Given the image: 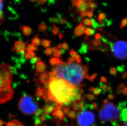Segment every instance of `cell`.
Wrapping results in <instances>:
<instances>
[{
    "label": "cell",
    "instance_id": "6da1fadb",
    "mask_svg": "<svg viewBox=\"0 0 127 126\" xmlns=\"http://www.w3.org/2000/svg\"><path fill=\"white\" fill-rule=\"evenodd\" d=\"M89 67L77 63H68L63 62L54 66L52 71L55 72L58 78L65 80L75 87L81 88L85 86L82 84L84 78L89 79L87 72Z\"/></svg>",
    "mask_w": 127,
    "mask_h": 126
},
{
    "label": "cell",
    "instance_id": "7a4b0ae2",
    "mask_svg": "<svg viewBox=\"0 0 127 126\" xmlns=\"http://www.w3.org/2000/svg\"><path fill=\"white\" fill-rule=\"evenodd\" d=\"M76 87L65 80L58 78L49 80L47 98L66 106L71 104L69 100Z\"/></svg>",
    "mask_w": 127,
    "mask_h": 126
},
{
    "label": "cell",
    "instance_id": "3957f363",
    "mask_svg": "<svg viewBox=\"0 0 127 126\" xmlns=\"http://www.w3.org/2000/svg\"><path fill=\"white\" fill-rule=\"evenodd\" d=\"M123 106H117L114 102L105 100L103 102L99 111V118L102 123L111 122L112 124L118 122L121 115Z\"/></svg>",
    "mask_w": 127,
    "mask_h": 126
},
{
    "label": "cell",
    "instance_id": "277c9868",
    "mask_svg": "<svg viewBox=\"0 0 127 126\" xmlns=\"http://www.w3.org/2000/svg\"><path fill=\"white\" fill-rule=\"evenodd\" d=\"M94 109H97L96 103L85 105L82 111L77 114L76 122L78 126H96V115Z\"/></svg>",
    "mask_w": 127,
    "mask_h": 126
},
{
    "label": "cell",
    "instance_id": "5b68a950",
    "mask_svg": "<svg viewBox=\"0 0 127 126\" xmlns=\"http://www.w3.org/2000/svg\"><path fill=\"white\" fill-rule=\"evenodd\" d=\"M22 97L18 104V107L22 113L25 115H32L35 114L38 108L37 100L31 95L23 92Z\"/></svg>",
    "mask_w": 127,
    "mask_h": 126
},
{
    "label": "cell",
    "instance_id": "8992f818",
    "mask_svg": "<svg viewBox=\"0 0 127 126\" xmlns=\"http://www.w3.org/2000/svg\"><path fill=\"white\" fill-rule=\"evenodd\" d=\"M111 50L115 57L119 60L127 58V42L118 41L111 45Z\"/></svg>",
    "mask_w": 127,
    "mask_h": 126
},
{
    "label": "cell",
    "instance_id": "52a82bcc",
    "mask_svg": "<svg viewBox=\"0 0 127 126\" xmlns=\"http://www.w3.org/2000/svg\"><path fill=\"white\" fill-rule=\"evenodd\" d=\"M0 102L4 103L10 100L13 96L14 90L11 87L0 86Z\"/></svg>",
    "mask_w": 127,
    "mask_h": 126
},
{
    "label": "cell",
    "instance_id": "ba28073f",
    "mask_svg": "<svg viewBox=\"0 0 127 126\" xmlns=\"http://www.w3.org/2000/svg\"><path fill=\"white\" fill-rule=\"evenodd\" d=\"M12 74L10 69V65L6 63L0 64V80H12Z\"/></svg>",
    "mask_w": 127,
    "mask_h": 126
},
{
    "label": "cell",
    "instance_id": "9c48e42d",
    "mask_svg": "<svg viewBox=\"0 0 127 126\" xmlns=\"http://www.w3.org/2000/svg\"><path fill=\"white\" fill-rule=\"evenodd\" d=\"M29 42V41L26 42H22L21 41H15L14 42V47L12 48L11 50L12 52L16 51L18 53L25 51L26 50H27L26 48V45Z\"/></svg>",
    "mask_w": 127,
    "mask_h": 126
},
{
    "label": "cell",
    "instance_id": "30bf717a",
    "mask_svg": "<svg viewBox=\"0 0 127 126\" xmlns=\"http://www.w3.org/2000/svg\"><path fill=\"white\" fill-rule=\"evenodd\" d=\"M40 83L43 84L44 87H45L48 89L49 84V79L48 75V73L47 72H44L40 74L39 77Z\"/></svg>",
    "mask_w": 127,
    "mask_h": 126
},
{
    "label": "cell",
    "instance_id": "8fae6325",
    "mask_svg": "<svg viewBox=\"0 0 127 126\" xmlns=\"http://www.w3.org/2000/svg\"><path fill=\"white\" fill-rule=\"evenodd\" d=\"M47 88L45 87L42 88L41 86L37 87L35 90V96L37 97V100H38L41 98H43V97L47 95Z\"/></svg>",
    "mask_w": 127,
    "mask_h": 126
},
{
    "label": "cell",
    "instance_id": "7c38bea8",
    "mask_svg": "<svg viewBox=\"0 0 127 126\" xmlns=\"http://www.w3.org/2000/svg\"><path fill=\"white\" fill-rule=\"evenodd\" d=\"M47 68V65L43 62L40 61L37 62L36 65V75H38L39 73L44 72Z\"/></svg>",
    "mask_w": 127,
    "mask_h": 126
},
{
    "label": "cell",
    "instance_id": "4fadbf2b",
    "mask_svg": "<svg viewBox=\"0 0 127 126\" xmlns=\"http://www.w3.org/2000/svg\"><path fill=\"white\" fill-rule=\"evenodd\" d=\"M85 30V26L82 23H80L79 25L75 27L74 33L75 36L79 37L84 33Z\"/></svg>",
    "mask_w": 127,
    "mask_h": 126
},
{
    "label": "cell",
    "instance_id": "5bb4252c",
    "mask_svg": "<svg viewBox=\"0 0 127 126\" xmlns=\"http://www.w3.org/2000/svg\"><path fill=\"white\" fill-rule=\"evenodd\" d=\"M52 115L54 117V118L59 120H63L64 119V114L62 110H58L55 109L52 113Z\"/></svg>",
    "mask_w": 127,
    "mask_h": 126
},
{
    "label": "cell",
    "instance_id": "9a60e30c",
    "mask_svg": "<svg viewBox=\"0 0 127 126\" xmlns=\"http://www.w3.org/2000/svg\"><path fill=\"white\" fill-rule=\"evenodd\" d=\"M20 29L21 31H22L23 33V34L25 36H29L32 32V30L29 26H25V25L22 26L20 25Z\"/></svg>",
    "mask_w": 127,
    "mask_h": 126
},
{
    "label": "cell",
    "instance_id": "2e32d148",
    "mask_svg": "<svg viewBox=\"0 0 127 126\" xmlns=\"http://www.w3.org/2000/svg\"><path fill=\"white\" fill-rule=\"evenodd\" d=\"M55 106L46 105L42 106V108L44 113L49 115V113H52L54 111L55 109Z\"/></svg>",
    "mask_w": 127,
    "mask_h": 126
},
{
    "label": "cell",
    "instance_id": "e0dca14e",
    "mask_svg": "<svg viewBox=\"0 0 127 126\" xmlns=\"http://www.w3.org/2000/svg\"><path fill=\"white\" fill-rule=\"evenodd\" d=\"M47 29H48V26L44 22H42L41 23H40L38 27V30L39 31L44 32V34H45L47 32Z\"/></svg>",
    "mask_w": 127,
    "mask_h": 126
},
{
    "label": "cell",
    "instance_id": "ac0fdd59",
    "mask_svg": "<svg viewBox=\"0 0 127 126\" xmlns=\"http://www.w3.org/2000/svg\"><path fill=\"white\" fill-rule=\"evenodd\" d=\"M49 62L51 65H52V66H55L61 63L62 62V61L60 60V59L59 58L53 57V58H52L50 59Z\"/></svg>",
    "mask_w": 127,
    "mask_h": 126
},
{
    "label": "cell",
    "instance_id": "d6986e66",
    "mask_svg": "<svg viewBox=\"0 0 127 126\" xmlns=\"http://www.w3.org/2000/svg\"><path fill=\"white\" fill-rule=\"evenodd\" d=\"M39 35H36L33 39L32 40V43L34 46L35 47L38 46L40 43H41V40L40 39L38 38V36Z\"/></svg>",
    "mask_w": 127,
    "mask_h": 126
},
{
    "label": "cell",
    "instance_id": "ffe728a7",
    "mask_svg": "<svg viewBox=\"0 0 127 126\" xmlns=\"http://www.w3.org/2000/svg\"><path fill=\"white\" fill-rule=\"evenodd\" d=\"M57 17L59 20V23L61 24H63L65 25L67 23V19H65L62 16L61 14H60V13H58L57 14Z\"/></svg>",
    "mask_w": 127,
    "mask_h": 126
},
{
    "label": "cell",
    "instance_id": "44dd1931",
    "mask_svg": "<svg viewBox=\"0 0 127 126\" xmlns=\"http://www.w3.org/2000/svg\"><path fill=\"white\" fill-rule=\"evenodd\" d=\"M87 50V45L86 43H82L81 48L78 50V52L80 54L86 53Z\"/></svg>",
    "mask_w": 127,
    "mask_h": 126
},
{
    "label": "cell",
    "instance_id": "7402d4cb",
    "mask_svg": "<svg viewBox=\"0 0 127 126\" xmlns=\"http://www.w3.org/2000/svg\"><path fill=\"white\" fill-rule=\"evenodd\" d=\"M35 54V52H33L32 51H27L25 55V57L26 59L27 60H31L34 57Z\"/></svg>",
    "mask_w": 127,
    "mask_h": 126
},
{
    "label": "cell",
    "instance_id": "603a6c76",
    "mask_svg": "<svg viewBox=\"0 0 127 126\" xmlns=\"http://www.w3.org/2000/svg\"><path fill=\"white\" fill-rule=\"evenodd\" d=\"M51 43V42L50 40L48 39H42L41 42V45L43 46L44 48H47L49 47Z\"/></svg>",
    "mask_w": 127,
    "mask_h": 126
},
{
    "label": "cell",
    "instance_id": "cb8c5ba5",
    "mask_svg": "<svg viewBox=\"0 0 127 126\" xmlns=\"http://www.w3.org/2000/svg\"><path fill=\"white\" fill-rule=\"evenodd\" d=\"M52 31V35L53 36H55L58 34L60 31V29L54 24V23H53Z\"/></svg>",
    "mask_w": 127,
    "mask_h": 126
},
{
    "label": "cell",
    "instance_id": "d4e9b609",
    "mask_svg": "<svg viewBox=\"0 0 127 126\" xmlns=\"http://www.w3.org/2000/svg\"><path fill=\"white\" fill-rule=\"evenodd\" d=\"M40 118V120H41L42 122L44 121L45 120H49V119H51L52 117L49 115L48 114H46V113H44L42 114V115H41V116L39 117Z\"/></svg>",
    "mask_w": 127,
    "mask_h": 126
},
{
    "label": "cell",
    "instance_id": "484cf974",
    "mask_svg": "<svg viewBox=\"0 0 127 126\" xmlns=\"http://www.w3.org/2000/svg\"><path fill=\"white\" fill-rule=\"evenodd\" d=\"M83 24L84 25L92 27L93 25L92 20L89 19H85L83 21Z\"/></svg>",
    "mask_w": 127,
    "mask_h": 126
},
{
    "label": "cell",
    "instance_id": "4316f807",
    "mask_svg": "<svg viewBox=\"0 0 127 126\" xmlns=\"http://www.w3.org/2000/svg\"><path fill=\"white\" fill-rule=\"evenodd\" d=\"M27 51H37V48L36 47L32 44V43H30L28 44L27 45V48H26Z\"/></svg>",
    "mask_w": 127,
    "mask_h": 126
},
{
    "label": "cell",
    "instance_id": "83f0119b",
    "mask_svg": "<svg viewBox=\"0 0 127 126\" xmlns=\"http://www.w3.org/2000/svg\"><path fill=\"white\" fill-rule=\"evenodd\" d=\"M95 30L91 28H87L84 31V33L87 36H90L94 35L95 33Z\"/></svg>",
    "mask_w": 127,
    "mask_h": 126
},
{
    "label": "cell",
    "instance_id": "f1b7e54d",
    "mask_svg": "<svg viewBox=\"0 0 127 126\" xmlns=\"http://www.w3.org/2000/svg\"><path fill=\"white\" fill-rule=\"evenodd\" d=\"M40 61H41V59L40 58V57H34L32 59H31V60L30 61V63L33 65V69H34V65L35 63H37Z\"/></svg>",
    "mask_w": 127,
    "mask_h": 126
},
{
    "label": "cell",
    "instance_id": "f546056e",
    "mask_svg": "<svg viewBox=\"0 0 127 126\" xmlns=\"http://www.w3.org/2000/svg\"><path fill=\"white\" fill-rule=\"evenodd\" d=\"M33 118L34 120V124H35V126H40V125L42 123V122L41 121V120H40V118L34 116Z\"/></svg>",
    "mask_w": 127,
    "mask_h": 126
},
{
    "label": "cell",
    "instance_id": "4dcf8cb0",
    "mask_svg": "<svg viewBox=\"0 0 127 126\" xmlns=\"http://www.w3.org/2000/svg\"><path fill=\"white\" fill-rule=\"evenodd\" d=\"M44 113V112L43 109L38 108L34 114H35V116L40 117L41 116V115H42V114Z\"/></svg>",
    "mask_w": 127,
    "mask_h": 126
},
{
    "label": "cell",
    "instance_id": "1f68e13d",
    "mask_svg": "<svg viewBox=\"0 0 127 126\" xmlns=\"http://www.w3.org/2000/svg\"><path fill=\"white\" fill-rule=\"evenodd\" d=\"M69 117L72 119H74L77 118V114L76 112L74 111H71L68 115Z\"/></svg>",
    "mask_w": 127,
    "mask_h": 126
},
{
    "label": "cell",
    "instance_id": "d6a6232c",
    "mask_svg": "<svg viewBox=\"0 0 127 126\" xmlns=\"http://www.w3.org/2000/svg\"><path fill=\"white\" fill-rule=\"evenodd\" d=\"M114 126H127V120L124 122H118L113 125Z\"/></svg>",
    "mask_w": 127,
    "mask_h": 126
},
{
    "label": "cell",
    "instance_id": "836d02e7",
    "mask_svg": "<svg viewBox=\"0 0 127 126\" xmlns=\"http://www.w3.org/2000/svg\"><path fill=\"white\" fill-rule=\"evenodd\" d=\"M44 52L46 55H47V56L51 55L53 53L52 49V48H47L46 50H45Z\"/></svg>",
    "mask_w": 127,
    "mask_h": 126
},
{
    "label": "cell",
    "instance_id": "e575fe53",
    "mask_svg": "<svg viewBox=\"0 0 127 126\" xmlns=\"http://www.w3.org/2000/svg\"><path fill=\"white\" fill-rule=\"evenodd\" d=\"M62 54V52L61 50H59L58 49L54 52V53L53 55V57H61Z\"/></svg>",
    "mask_w": 127,
    "mask_h": 126
},
{
    "label": "cell",
    "instance_id": "d590c367",
    "mask_svg": "<svg viewBox=\"0 0 127 126\" xmlns=\"http://www.w3.org/2000/svg\"><path fill=\"white\" fill-rule=\"evenodd\" d=\"M48 75L49 77V79L51 78H58L56 73L54 71H52V72H49L48 73Z\"/></svg>",
    "mask_w": 127,
    "mask_h": 126
},
{
    "label": "cell",
    "instance_id": "8d00e7d4",
    "mask_svg": "<svg viewBox=\"0 0 127 126\" xmlns=\"http://www.w3.org/2000/svg\"><path fill=\"white\" fill-rule=\"evenodd\" d=\"M49 21L51 23H59V20L57 17H50L49 19Z\"/></svg>",
    "mask_w": 127,
    "mask_h": 126
},
{
    "label": "cell",
    "instance_id": "74e56055",
    "mask_svg": "<svg viewBox=\"0 0 127 126\" xmlns=\"http://www.w3.org/2000/svg\"><path fill=\"white\" fill-rule=\"evenodd\" d=\"M70 55L71 56V57H73L75 59L77 55V53L74 49H71L70 52H69Z\"/></svg>",
    "mask_w": 127,
    "mask_h": 126
},
{
    "label": "cell",
    "instance_id": "f35d334b",
    "mask_svg": "<svg viewBox=\"0 0 127 126\" xmlns=\"http://www.w3.org/2000/svg\"><path fill=\"white\" fill-rule=\"evenodd\" d=\"M127 25V18H125L122 21L121 25H120V27H121V28H122L123 27H124L125 26H126Z\"/></svg>",
    "mask_w": 127,
    "mask_h": 126
},
{
    "label": "cell",
    "instance_id": "ab89813d",
    "mask_svg": "<svg viewBox=\"0 0 127 126\" xmlns=\"http://www.w3.org/2000/svg\"><path fill=\"white\" fill-rule=\"evenodd\" d=\"M106 18L105 14L104 13H101L99 14L98 17V19L100 22L102 21L105 19Z\"/></svg>",
    "mask_w": 127,
    "mask_h": 126
},
{
    "label": "cell",
    "instance_id": "60d3db41",
    "mask_svg": "<svg viewBox=\"0 0 127 126\" xmlns=\"http://www.w3.org/2000/svg\"><path fill=\"white\" fill-rule=\"evenodd\" d=\"M10 69L11 70L12 74H14L15 75L18 74L17 71V68L16 67L10 66Z\"/></svg>",
    "mask_w": 127,
    "mask_h": 126
},
{
    "label": "cell",
    "instance_id": "b9f144b4",
    "mask_svg": "<svg viewBox=\"0 0 127 126\" xmlns=\"http://www.w3.org/2000/svg\"><path fill=\"white\" fill-rule=\"evenodd\" d=\"M62 47L64 50H67L69 49V45L66 42H64L62 44Z\"/></svg>",
    "mask_w": 127,
    "mask_h": 126
},
{
    "label": "cell",
    "instance_id": "7bdbcfd3",
    "mask_svg": "<svg viewBox=\"0 0 127 126\" xmlns=\"http://www.w3.org/2000/svg\"><path fill=\"white\" fill-rule=\"evenodd\" d=\"M70 112V108L69 107L66 106V107L64 108V109H63V112H64V115H68Z\"/></svg>",
    "mask_w": 127,
    "mask_h": 126
},
{
    "label": "cell",
    "instance_id": "ee69618b",
    "mask_svg": "<svg viewBox=\"0 0 127 126\" xmlns=\"http://www.w3.org/2000/svg\"><path fill=\"white\" fill-rule=\"evenodd\" d=\"M0 24H2L3 23L4 21V14L2 10L0 11Z\"/></svg>",
    "mask_w": 127,
    "mask_h": 126
},
{
    "label": "cell",
    "instance_id": "f6af8a7d",
    "mask_svg": "<svg viewBox=\"0 0 127 126\" xmlns=\"http://www.w3.org/2000/svg\"><path fill=\"white\" fill-rule=\"evenodd\" d=\"M89 11L88 10H85V11H82V12H81L80 13L81 17L82 18H84V17H86V16H87L88 13Z\"/></svg>",
    "mask_w": 127,
    "mask_h": 126
},
{
    "label": "cell",
    "instance_id": "bcb514c9",
    "mask_svg": "<svg viewBox=\"0 0 127 126\" xmlns=\"http://www.w3.org/2000/svg\"><path fill=\"white\" fill-rule=\"evenodd\" d=\"M72 5L74 7H77L78 4V0H72Z\"/></svg>",
    "mask_w": 127,
    "mask_h": 126
},
{
    "label": "cell",
    "instance_id": "7dc6e473",
    "mask_svg": "<svg viewBox=\"0 0 127 126\" xmlns=\"http://www.w3.org/2000/svg\"><path fill=\"white\" fill-rule=\"evenodd\" d=\"M86 97L87 98L88 100L90 101H92L95 99L94 96L91 94H88L87 95H86Z\"/></svg>",
    "mask_w": 127,
    "mask_h": 126
},
{
    "label": "cell",
    "instance_id": "c3c4849f",
    "mask_svg": "<svg viewBox=\"0 0 127 126\" xmlns=\"http://www.w3.org/2000/svg\"><path fill=\"white\" fill-rule=\"evenodd\" d=\"M75 61V59L73 57H69L67 59V62L68 63H72Z\"/></svg>",
    "mask_w": 127,
    "mask_h": 126
},
{
    "label": "cell",
    "instance_id": "681fc988",
    "mask_svg": "<svg viewBox=\"0 0 127 126\" xmlns=\"http://www.w3.org/2000/svg\"><path fill=\"white\" fill-rule=\"evenodd\" d=\"M48 0H38V2L40 5H43Z\"/></svg>",
    "mask_w": 127,
    "mask_h": 126
},
{
    "label": "cell",
    "instance_id": "f907efd6",
    "mask_svg": "<svg viewBox=\"0 0 127 126\" xmlns=\"http://www.w3.org/2000/svg\"><path fill=\"white\" fill-rule=\"evenodd\" d=\"M93 16V11H92V10L89 11L88 13V17L89 18H91V17H92Z\"/></svg>",
    "mask_w": 127,
    "mask_h": 126
},
{
    "label": "cell",
    "instance_id": "816d5d0a",
    "mask_svg": "<svg viewBox=\"0 0 127 126\" xmlns=\"http://www.w3.org/2000/svg\"><path fill=\"white\" fill-rule=\"evenodd\" d=\"M55 0H49L48 4L49 5H54L55 4Z\"/></svg>",
    "mask_w": 127,
    "mask_h": 126
},
{
    "label": "cell",
    "instance_id": "f5cc1de1",
    "mask_svg": "<svg viewBox=\"0 0 127 126\" xmlns=\"http://www.w3.org/2000/svg\"><path fill=\"white\" fill-rule=\"evenodd\" d=\"M95 77H96V74H94L93 75L89 77V80H90V81H93L94 80Z\"/></svg>",
    "mask_w": 127,
    "mask_h": 126
},
{
    "label": "cell",
    "instance_id": "db71d44e",
    "mask_svg": "<svg viewBox=\"0 0 127 126\" xmlns=\"http://www.w3.org/2000/svg\"><path fill=\"white\" fill-rule=\"evenodd\" d=\"M63 36H64V34L62 32H60L59 34V39L60 40L62 39Z\"/></svg>",
    "mask_w": 127,
    "mask_h": 126
},
{
    "label": "cell",
    "instance_id": "11a10c76",
    "mask_svg": "<svg viewBox=\"0 0 127 126\" xmlns=\"http://www.w3.org/2000/svg\"><path fill=\"white\" fill-rule=\"evenodd\" d=\"M14 126H24L22 125V124L20 123V122L19 121H17V122L16 123L15 125H14Z\"/></svg>",
    "mask_w": 127,
    "mask_h": 126
},
{
    "label": "cell",
    "instance_id": "9f6ffc18",
    "mask_svg": "<svg viewBox=\"0 0 127 126\" xmlns=\"http://www.w3.org/2000/svg\"><path fill=\"white\" fill-rule=\"evenodd\" d=\"M57 47L58 49H62V44H61V43H59V45H57Z\"/></svg>",
    "mask_w": 127,
    "mask_h": 126
},
{
    "label": "cell",
    "instance_id": "6f0895ef",
    "mask_svg": "<svg viewBox=\"0 0 127 126\" xmlns=\"http://www.w3.org/2000/svg\"><path fill=\"white\" fill-rule=\"evenodd\" d=\"M52 51H53V52L54 53L55 52L56 50H57V47L56 46L54 47L53 48H52Z\"/></svg>",
    "mask_w": 127,
    "mask_h": 126
},
{
    "label": "cell",
    "instance_id": "680465c9",
    "mask_svg": "<svg viewBox=\"0 0 127 126\" xmlns=\"http://www.w3.org/2000/svg\"><path fill=\"white\" fill-rule=\"evenodd\" d=\"M80 59H81V57L80 56H79V55H77L75 58L76 61H77L78 60H80Z\"/></svg>",
    "mask_w": 127,
    "mask_h": 126
},
{
    "label": "cell",
    "instance_id": "91938a15",
    "mask_svg": "<svg viewBox=\"0 0 127 126\" xmlns=\"http://www.w3.org/2000/svg\"><path fill=\"white\" fill-rule=\"evenodd\" d=\"M100 35H99V34H96V35H95V38H96V39H99L100 38Z\"/></svg>",
    "mask_w": 127,
    "mask_h": 126
},
{
    "label": "cell",
    "instance_id": "94428289",
    "mask_svg": "<svg viewBox=\"0 0 127 126\" xmlns=\"http://www.w3.org/2000/svg\"><path fill=\"white\" fill-rule=\"evenodd\" d=\"M38 1V0H30L31 2H35V1Z\"/></svg>",
    "mask_w": 127,
    "mask_h": 126
},
{
    "label": "cell",
    "instance_id": "6125c7cd",
    "mask_svg": "<svg viewBox=\"0 0 127 126\" xmlns=\"http://www.w3.org/2000/svg\"><path fill=\"white\" fill-rule=\"evenodd\" d=\"M40 126H46V125H40Z\"/></svg>",
    "mask_w": 127,
    "mask_h": 126
},
{
    "label": "cell",
    "instance_id": "be15d7a7",
    "mask_svg": "<svg viewBox=\"0 0 127 126\" xmlns=\"http://www.w3.org/2000/svg\"><path fill=\"white\" fill-rule=\"evenodd\" d=\"M3 0H0V1H2Z\"/></svg>",
    "mask_w": 127,
    "mask_h": 126
},
{
    "label": "cell",
    "instance_id": "e7e4bbea",
    "mask_svg": "<svg viewBox=\"0 0 127 126\" xmlns=\"http://www.w3.org/2000/svg\"><path fill=\"white\" fill-rule=\"evenodd\" d=\"M65 126H68V125H65Z\"/></svg>",
    "mask_w": 127,
    "mask_h": 126
},
{
    "label": "cell",
    "instance_id": "03108f58",
    "mask_svg": "<svg viewBox=\"0 0 127 126\" xmlns=\"http://www.w3.org/2000/svg\"></svg>",
    "mask_w": 127,
    "mask_h": 126
}]
</instances>
